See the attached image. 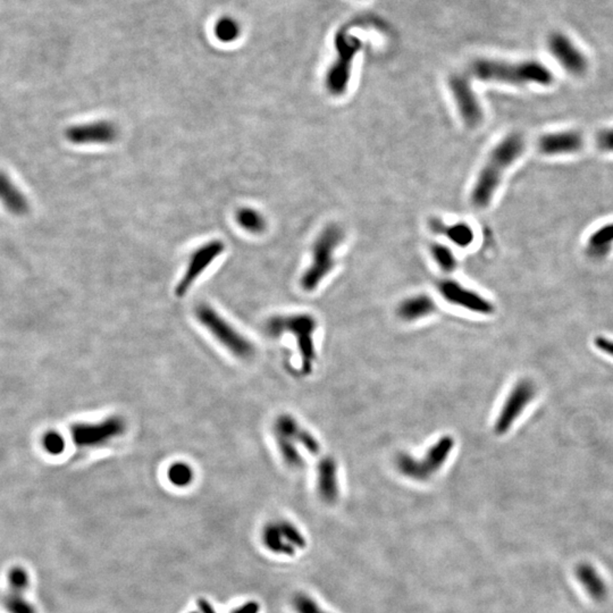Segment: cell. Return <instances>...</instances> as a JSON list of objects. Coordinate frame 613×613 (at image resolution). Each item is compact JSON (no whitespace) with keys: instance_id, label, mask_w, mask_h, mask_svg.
Listing matches in <instances>:
<instances>
[{"instance_id":"obj_33","label":"cell","mask_w":613,"mask_h":613,"mask_svg":"<svg viewBox=\"0 0 613 613\" xmlns=\"http://www.w3.org/2000/svg\"><path fill=\"white\" fill-rule=\"evenodd\" d=\"M295 443L300 444L301 447H305V451L311 455H320V444L315 438L313 434H311L309 430H301L298 433L297 438H295Z\"/></svg>"},{"instance_id":"obj_26","label":"cell","mask_w":613,"mask_h":613,"mask_svg":"<svg viewBox=\"0 0 613 613\" xmlns=\"http://www.w3.org/2000/svg\"><path fill=\"white\" fill-rule=\"evenodd\" d=\"M430 254H432L433 258L435 260L440 269L444 273H452L457 268L458 263L455 259V254L447 246L441 244H433L430 246Z\"/></svg>"},{"instance_id":"obj_34","label":"cell","mask_w":613,"mask_h":613,"mask_svg":"<svg viewBox=\"0 0 613 613\" xmlns=\"http://www.w3.org/2000/svg\"><path fill=\"white\" fill-rule=\"evenodd\" d=\"M597 149L604 153H613V129L599 131L594 138Z\"/></svg>"},{"instance_id":"obj_12","label":"cell","mask_w":613,"mask_h":613,"mask_svg":"<svg viewBox=\"0 0 613 613\" xmlns=\"http://www.w3.org/2000/svg\"><path fill=\"white\" fill-rule=\"evenodd\" d=\"M7 582L9 587L1 600L6 611L9 613H38L36 607L26 597L30 585L28 570L22 565L11 567L7 575Z\"/></svg>"},{"instance_id":"obj_14","label":"cell","mask_w":613,"mask_h":613,"mask_svg":"<svg viewBox=\"0 0 613 613\" xmlns=\"http://www.w3.org/2000/svg\"><path fill=\"white\" fill-rule=\"evenodd\" d=\"M119 136V129L111 121H97L73 125L65 130L67 141L77 146L83 144L113 143Z\"/></svg>"},{"instance_id":"obj_30","label":"cell","mask_w":613,"mask_h":613,"mask_svg":"<svg viewBox=\"0 0 613 613\" xmlns=\"http://www.w3.org/2000/svg\"><path fill=\"white\" fill-rule=\"evenodd\" d=\"M216 37L222 43H232L240 34L238 23L231 18H223L217 23L215 28Z\"/></svg>"},{"instance_id":"obj_27","label":"cell","mask_w":613,"mask_h":613,"mask_svg":"<svg viewBox=\"0 0 613 613\" xmlns=\"http://www.w3.org/2000/svg\"><path fill=\"white\" fill-rule=\"evenodd\" d=\"M167 477L174 487H187L192 483L195 474H193L192 468L189 465L184 464V462H175L168 468Z\"/></svg>"},{"instance_id":"obj_20","label":"cell","mask_w":613,"mask_h":613,"mask_svg":"<svg viewBox=\"0 0 613 613\" xmlns=\"http://www.w3.org/2000/svg\"><path fill=\"white\" fill-rule=\"evenodd\" d=\"M436 311V303L427 294H417L403 300L398 307V316L406 322L421 320Z\"/></svg>"},{"instance_id":"obj_32","label":"cell","mask_w":613,"mask_h":613,"mask_svg":"<svg viewBox=\"0 0 613 613\" xmlns=\"http://www.w3.org/2000/svg\"><path fill=\"white\" fill-rule=\"evenodd\" d=\"M198 608L201 613H217L215 609L208 602L206 599H200L198 601ZM260 604L256 601H248L238 608L231 611L229 613H259Z\"/></svg>"},{"instance_id":"obj_4","label":"cell","mask_w":613,"mask_h":613,"mask_svg":"<svg viewBox=\"0 0 613 613\" xmlns=\"http://www.w3.org/2000/svg\"><path fill=\"white\" fill-rule=\"evenodd\" d=\"M455 447V438L444 435L427 450L424 458L417 459L408 453L396 457V470L401 475L417 482H426L442 470Z\"/></svg>"},{"instance_id":"obj_19","label":"cell","mask_w":613,"mask_h":613,"mask_svg":"<svg viewBox=\"0 0 613 613\" xmlns=\"http://www.w3.org/2000/svg\"><path fill=\"white\" fill-rule=\"evenodd\" d=\"M0 204L7 212L17 217L28 215L30 202L26 195L13 183L6 173L0 170Z\"/></svg>"},{"instance_id":"obj_21","label":"cell","mask_w":613,"mask_h":613,"mask_svg":"<svg viewBox=\"0 0 613 613\" xmlns=\"http://www.w3.org/2000/svg\"><path fill=\"white\" fill-rule=\"evenodd\" d=\"M576 577L592 599L595 601H603L607 597L608 587L593 565L580 563L576 568Z\"/></svg>"},{"instance_id":"obj_3","label":"cell","mask_w":613,"mask_h":613,"mask_svg":"<svg viewBox=\"0 0 613 613\" xmlns=\"http://www.w3.org/2000/svg\"><path fill=\"white\" fill-rule=\"evenodd\" d=\"M345 233L337 224L324 227L313 244V258L308 269L303 273L300 284L307 292L314 291L335 265L334 254L342 242Z\"/></svg>"},{"instance_id":"obj_10","label":"cell","mask_w":613,"mask_h":613,"mask_svg":"<svg viewBox=\"0 0 613 613\" xmlns=\"http://www.w3.org/2000/svg\"><path fill=\"white\" fill-rule=\"evenodd\" d=\"M224 250H225V244L221 240L210 241L208 244L199 246L191 254L187 271L176 286V297H183L192 286L193 283L198 280L199 276L214 263V260L223 254Z\"/></svg>"},{"instance_id":"obj_13","label":"cell","mask_w":613,"mask_h":613,"mask_svg":"<svg viewBox=\"0 0 613 613\" xmlns=\"http://www.w3.org/2000/svg\"><path fill=\"white\" fill-rule=\"evenodd\" d=\"M450 89L452 91L453 98L465 124L470 127L481 124L483 109L472 90L470 80L462 75H453L450 79Z\"/></svg>"},{"instance_id":"obj_9","label":"cell","mask_w":613,"mask_h":613,"mask_svg":"<svg viewBox=\"0 0 613 613\" xmlns=\"http://www.w3.org/2000/svg\"><path fill=\"white\" fill-rule=\"evenodd\" d=\"M536 396V386L529 379H521L512 387L508 398L503 403L494 424L497 435H504L514 426V423L523 415Z\"/></svg>"},{"instance_id":"obj_24","label":"cell","mask_w":613,"mask_h":613,"mask_svg":"<svg viewBox=\"0 0 613 613\" xmlns=\"http://www.w3.org/2000/svg\"><path fill=\"white\" fill-rule=\"evenodd\" d=\"M235 218L242 229L252 234H260L266 229L265 217L254 208H249V207L240 208L237 212Z\"/></svg>"},{"instance_id":"obj_23","label":"cell","mask_w":613,"mask_h":613,"mask_svg":"<svg viewBox=\"0 0 613 613\" xmlns=\"http://www.w3.org/2000/svg\"><path fill=\"white\" fill-rule=\"evenodd\" d=\"M430 229L436 234L445 235L450 241H452L453 244L462 248L470 246L474 241V231L465 222L455 223L449 227L440 219H433L430 222Z\"/></svg>"},{"instance_id":"obj_35","label":"cell","mask_w":613,"mask_h":613,"mask_svg":"<svg viewBox=\"0 0 613 613\" xmlns=\"http://www.w3.org/2000/svg\"><path fill=\"white\" fill-rule=\"evenodd\" d=\"M594 345L601 352L613 358V340L605 337H597L594 340Z\"/></svg>"},{"instance_id":"obj_5","label":"cell","mask_w":613,"mask_h":613,"mask_svg":"<svg viewBox=\"0 0 613 613\" xmlns=\"http://www.w3.org/2000/svg\"><path fill=\"white\" fill-rule=\"evenodd\" d=\"M195 316L201 325L210 332L218 342L229 352L242 359H249L254 354V347L246 337L239 333L225 318L207 303H201L195 309Z\"/></svg>"},{"instance_id":"obj_6","label":"cell","mask_w":613,"mask_h":613,"mask_svg":"<svg viewBox=\"0 0 613 613\" xmlns=\"http://www.w3.org/2000/svg\"><path fill=\"white\" fill-rule=\"evenodd\" d=\"M337 58L326 74L325 85L333 96H342L351 79L352 63L362 47V41L354 36L340 31L335 38Z\"/></svg>"},{"instance_id":"obj_22","label":"cell","mask_w":613,"mask_h":613,"mask_svg":"<svg viewBox=\"0 0 613 613\" xmlns=\"http://www.w3.org/2000/svg\"><path fill=\"white\" fill-rule=\"evenodd\" d=\"M613 248V222L594 231L587 240L586 254L592 259H603Z\"/></svg>"},{"instance_id":"obj_1","label":"cell","mask_w":613,"mask_h":613,"mask_svg":"<svg viewBox=\"0 0 613 613\" xmlns=\"http://www.w3.org/2000/svg\"><path fill=\"white\" fill-rule=\"evenodd\" d=\"M525 147V140L521 134L511 133L492 150L472 189V202L476 208L484 210L489 207L500 185L503 174L523 155Z\"/></svg>"},{"instance_id":"obj_15","label":"cell","mask_w":613,"mask_h":613,"mask_svg":"<svg viewBox=\"0 0 613 613\" xmlns=\"http://www.w3.org/2000/svg\"><path fill=\"white\" fill-rule=\"evenodd\" d=\"M548 49L569 73L582 75L587 71L588 64L585 56L563 34H552L548 38Z\"/></svg>"},{"instance_id":"obj_16","label":"cell","mask_w":613,"mask_h":613,"mask_svg":"<svg viewBox=\"0 0 613 613\" xmlns=\"http://www.w3.org/2000/svg\"><path fill=\"white\" fill-rule=\"evenodd\" d=\"M584 146L582 133L577 131H561L548 133L537 140V150L543 155L558 156L576 153Z\"/></svg>"},{"instance_id":"obj_17","label":"cell","mask_w":613,"mask_h":613,"mask_svg":"<svg viewBox=\"0 0 613 613\" xmlns=\"http://www.w3.org/2000/svg\"><path fill=\"white\" fill-rule=\"evenodd\" d=\"M317 320L309 314L290 315V316H275L266 322L265 331L269 337H278L284 333L300 334L315 333Z\"/></svg>"},{"instance_id":"obj_29","label":"cell","mask_w":613,"mask_h":613,"mask_svg":"<svg viewBox=\"0 0 613 613\" xmlns=\"http://www.w3.org/2000/svg\"><path fill=\"white\" fill-rule=\"evenodd\" d=\"M291 604L295 613H331L322 608L314 597L305 593L295 594Z\"/></svg>"},{"instance_id":"obj_28","label":"cell","mask_w":613,"mask_h":613,"mask_svg":"<svg viewBox=\"0 0 613 613\" xmlns=\"http://www.w3.org/2000/svg\"><path fill=\"white\" fill-rule=\"evenodd\" d=\"M300 430H301V427H300L297 419H294L291 415H286V413L278 416L274 423L275 436L291 438L295 441V438H297Z\"/></svg>"},{"instance_id":"obj_31","label":"cell","mask_w":613,"mask_h":613,"mask_svg":"<svg viewBox=\"0 0 613 613\" xmlns=\"http://www.w3.org/2000/svg\"><path fill=\"white\" fill-rule=\"evenodd\" d=\"M43 445L50 455H60L65 450V438L56 430H49L43 435Z\"/></svg>"},{"instance_id":"obj_7","label":"cell","mask_w":613,"mask_h":613,"mask_svg":"<svg viewBox=\"0 0 613 613\" xmlns=\"http://www.w3.org/2000/svg\"><path fill=\"white\" fill-rule=\"evenodd\" d=\"M261 542L267 551L277 555L293 557L307 546L303 531L288 520L266 524L261 534Z\"/></svg>"},{"instance_id":"obj_18","label":"cell","mask_w":613,"mask_h":613,"mask_svg":"<svg viewBox=\"0 0 613 613\" xmlns=\"http://www.w3.org/2000/svg\"><path fill=\"white\" fill-rule=\"evenodd\" d=\"M317 491L326 504H334L339 499L337 464L332 457H324L317 467Z\"/></svg>"},{"instance_id":"obj_11","label":"cell","mask_w":613,"mask_h":613,"mask_svg":"<svg viewBox=\"0 0 613 613\" xmlns=\"http://www.w3.org/2000/svg\"><path fill=\"white\" fill-rule=\"evenodd\" d=\"M438 291L447 303L475 314L492 315L494 313V305L489 299L455 281H442L438 284Z\"/></svg>"},{"instance_id":"obj_2","label":"cell","mask_w":613,"mask_h":613,"mask_svg":"<svg viewBox=\"0 0 613 613\" xmlns=\"http://www.w3.org/2000/svg\"><path fill=\"white\" fill-rule=\"evenodd\" d=\"M474 77L487 82H500L506 85H548L553 82L554 77L546 65L538 62L511 63L481 60L474 63L472 67Z\"/></svg>"},{"instance_id":"obj_8","label":"cell","mask_w":613,"mask_h":613,"mask_svg":"<svg viewBox=\"0 0 613 613\" xmlns=\"http://www.w3.org/2000/svg\"><path fill=\"white\" fill-rule=\"evenodd\" d=\"M126 430L122 417L113 416L99 423H79L72 426V438L79 447H99L119 438Z\"/></svg>"},{"instance_id":"obj_25","label":"cell","mask_w":613,"mask_h":613,"mask_svg":"<svg viewBox=\"0 0 613 613\" xmlns=\"http://www.w3.org/2000/svg\"><path fill=\"white\" fill-rule=\"evenodd\" d=\"M276 438L277 447L280 450L281 455L283 460L291 468L300 470L305 466V460L303 455L298 450L297 443L291 438H282V436H275Z\"/></svg>"},{"instance_id":"obj_36","label":"cell","mask_w":613,"mask_h":613,"mask_svg":"<svg viewBox=\"0 0 613 613\" xmlns=\"http://www.w3.org/2000/svg\"><path fill=\"white\" fill-rule=\"evenodd\" d=\"M190 613H197V612H190Z\"/></svg>"}]
</instances>
